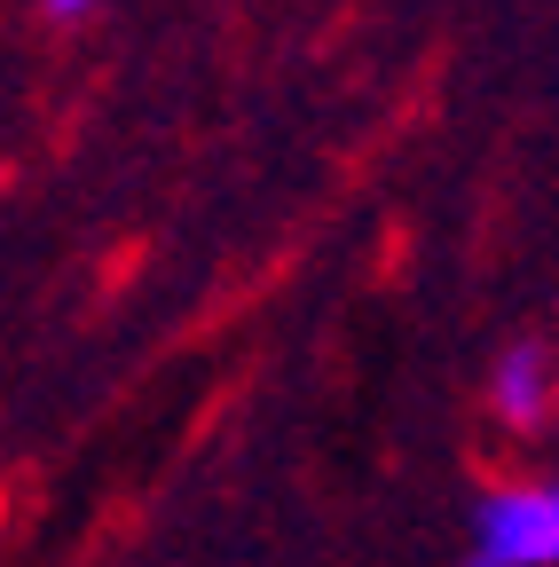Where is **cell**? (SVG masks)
I'll return each instance as SVG.
<instances>
[{
	"label": "cell",
	"mask_w": 559,
	"mask_h": 567,
	"mask_svg": "<svg viewBox=\"0 0 559 567\" xmlns=\"http://www.w3.org/2000/svg\"><path fill=\"white\" fill-rule=\"evenodd\" d=\"M473 567H559V481L480 496Z\"/></svg>",
	"instance_id": "1"
},
{
	"label": "cell",
	"mask_w": 559,
	"mask_h": 567,
	"mask_svg": "<svg viewBox=\"0 0 559 567\" xmlns=\"http://www.w3.org/2000/svg\"><path fill=\"white\" fill-rule=\"evenodd\" d=\"M497 417L520 425V434L551 417V363H544V347H513L497 363Z\"/></svg>",
	"instance_id": "2"
},
{
	"label": "cell",
	"mask_w": 559,
	"mask_h": 567,
	"mask_svg": "<svg viewBox=\"0 0 559 567\" xmlns=\"http://www.w3.org/2000/svg\"><path fill=\"white\" fill-rule=\"evenodd\" d=\"M48 24H95V0H48Z\"/></svg>",
	"instance_id": "3"
}]
</instances>
